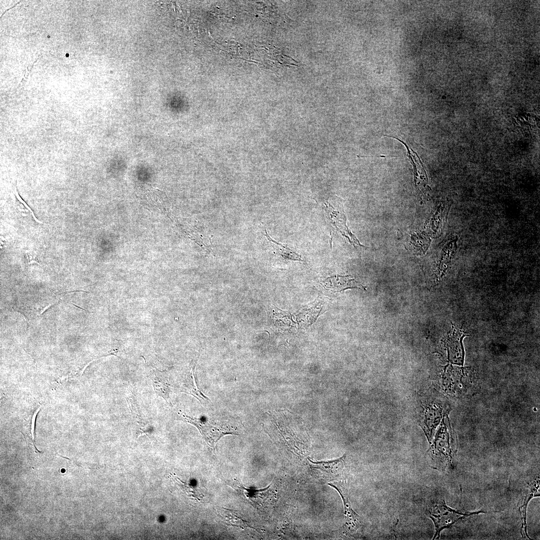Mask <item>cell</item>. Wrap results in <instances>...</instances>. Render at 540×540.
Wrapping results in <instances>:
<instances>
[{
	"instance_id": "6da1fadb",
	"label": "cell",
	"mask_w": 540,
	"mask_h": 540,
	"mask_svg": "<svg viewBox=\"0 0 540 540\" xmlns=\"http://www.w3.org/2000/svg\"><path fill=\"white\" fill-rule=\"evenodd\" d=\"M427 511L435 526L436 534L433 539L439 538L442 530L451 527L459 520L473 514L485 512L482 510L473 512H459L448 506L444 500L432 502L428 506Z\"/></svg>"
},
{
	"instance_id": "7a4b0ae2",
	"label": "cell",
	"mask_w": 540,
	"mask_h": 540,
	"mask_svg": "<svg viewBox=\"0 0 540 540\" xmlns=\"http://www.w3.org/2000/svg\"><path fill=\"white\" fill-rule=\"evenodd\" d=\"M422 408L420 424L430 442L436 428L449 412V406L444 400L430 398L425 400Z\"/></svg>"
},
{
	"instance_id": "3957f363",
	"label": "cell",
	"mask_w": 540,
	"mask_h": 540,
	"mask_svg": "<svg viewBox=\"0 0 540 540\" xmlns=\"http://www.w3.org/2000/svg\"><path fill=\"white\" fill-rule=\"evenodd\" d=\"M179 420L196 426L209 446L214 450L216 442L226 434H238L236 431L226 424H212L208 420L194 418L185 413L178 412Z\"/></svg>"
},
{
	"instance_id": "277c9868",
	"label": "cell",
	"mask_w": 540,
	"mask_h": 540,
	"mask_svg": "<svg viewBox=\"0 0 540 540\" xmlns=\"http://www.w3.org/2000/svg\"><path fill=\"white\" fill-rule=\"evenodd\" d=\"M326 216L332 229L340 232L348 239L354 246H364L356 237L351 232L346 225V216L342 204L339 200L334 198L324 202Z\"/></svg>"
},
{
	"instance_id": "5b68a950",
	"label": "cell",
	"mask_w": 540,
	"mask_h": 540,
	"mask_svg": "<svg viewBox=\"0 0 540 540\" xmlns=\"http://www.w3.org/2000/svg\"><path fill=\"white\" fill-rule=\"evenodd\" d=\"M455 436L448 415L443 418L436 436L432 449L438 454L443 455L446 458H452L455 450Z\"/></svg>"
},
{
	"instance_id": "8992f818",
	"label": "cell",
	"mask_w": 540,
	"mask_h": 540,
	"mask_svg": "<svg viewBox=\"0 0 540 540\" xmlns=\"http://www.w3.org/2000/svg\"><path fill=\"white\" fill-rule=\"evenodd\" d=\"M328 484L338 490L343 500L345 514L343 526L344 533L348 536L356 534L361 526V521L360 516L351 508L348 500L347 482L344 480L329 483Z\"/></svg>"
},
{
	"instance_id": "52a82bcc",
	"label": "cell",
	"mask_w": 540,
	"mask_h": 540,
	"mask_svg": "<svg viewBox=\"0 0 540 540\" xmlns=\"http://www.w3.org/2000/svg\"><path fill=\"white\" fill-rule=\"evenodd\" d=\"M345 456L328 462H314L309 459L311 468L320 478L329 480L336 478L342 472L344 467Z\"/></svg>"
},
{
	"instance_id": "ba28073f",
	"label": "cell",
	"mask_w": 540,
	"mask_h": 540,
	"mask_svg": "<svg viewBox=\"0 0 540 540\" xmlns=\"http://www.w3.org/2000/svg\"><path fill=\"white\" fill-rule=\"evenodd\" d=\"M540 496L539 480L536 478L530 484L518 504V512L521 520V532L524 534L528 538L526 525V508L530 500L534 496Z\"/></svg>"
},
{
	"instance_id": "9c48e42d",
	"label": "cell",
	"mask_w": 540,
	"mask_h": 540,
	"mask_svg": "<svg viewBox=\"0 0 540 540\" xmlns=\"http://www.w3.org/2000/svg\"><path fill=\"white\" fill-rule=\"evenodd\" d=\"M321 284L325 288L332 292H340L355 288H364L350 276H335L328 277L321 282Z\"/></svg>"
},
{
	"instance_id": "30bf717a",
	"label": "cell",
	"mask_w": 540,
	"mask_h": 540,
	"mask_svg": "<svg viewBox=\"0 0 540 540\" xmlns=\"http://www.w3.org/2000/svg\"><path fill=\"white\" fill-rule=\"evenodd\" d=\"M151 380L155 392L172 406L170 398V384L166 374L157 370H154Z\"/></svg>"
},
{
	"instance_id": "8fae6325",
	"label": "cell",
	"mask_w": 540,
	"mask_h": 540,
	"mask_svg": "<svg viewBox=\"0 0 540 540\" xmlns=\"http://www.w3.org/2000/svg\"><path fill=\"white\" fill-rule=\"evenodd\" d=\"M194 365L190 368V370L184 379L182 392L193 396L202 404H204L209 400L208 398L202 394L197 386L194 374Z\"/></svg>"
},
{
	"instance_id": "7c38bea8",
	"label": "cell",
	"mask_w": 540,
	"mask_h": 540,
	"mask_svg": "<svg viewBox=\"0 0 540 540\" xmlns=\"http://www.w3.org/2000/svg\"><path fill=\"white\" fill-rule=\"evenodd\" d=\"M128 406L130 408V410L132 416V418H134L136 422L138 424V436L142 434H150L152 428L148 424V422L142 417V415L140 414L139 410L138 409V406L136 401L134 400V398L132 396H130L126 398Z\"/></svg>"
},
{
	"instance_id": "4fadbf2b",
	"label": "cell",
	"mask_w": 540,
	"mask_h": 540,
	"mask_svg": "<svg viewBox=\"0 0 540 540\" xmlns=\"http://www.w3.org/2000/svg\"><path fill=\"white\" fill-rule=\"evenodd\" d=\"M265 236L267 238L271 246L273 247L274 250L283 258L286 260H291L300 262L304 261L302 259L300 256L295 250L290 248L287 246H285L284 245L278 243L272 239L268 234L266 230Z\"/></svg>"
},
{
	"instance_id": "5bb4252c",
	"label": "cell",
	"mask_w": 540,
	"mask_h": 540,
	"mask_svg": "<svg viewBox=\"0 0 540 540\" xmlns=\"http://www.w3.org/2000/svg\"><path fill=\"white\" fill-rule=\"evenodd\" d=\"M14 195L17 201V204L18 205V210L22 213L25 212L26 214H30L36 222L42 223V222L39 221L36 217L33 211L31 210V208L29 207L27 204L23 200L22 198L18 192L17 188H16L15 190Z\"/></svg>"
},
{
	"instance_id": "9a60e30c",
	"label": "cell",
	"mask_w": 540,
	"mask_h": 540,
	"mask_svg": "<svg viewBox=\"0 0 540 540\" xmlns=\"http://www.w3.org/2000/svg\"><path fill=\"white\" fill-rule=\"evenodd\" d=\"M25 253L26 258L28 264H30L33 263L40 264L37 255L34 252L31 250H26Z\"/></svg>"
},
{
	"instance_id": "2e32d148",
	"label": "cell",
	"mask_w": 540,
	"mask_h": 540,
	"mask_svg": "<svg viewBox=\"0 0 540 540\" xmlns=\"http://www.w3.org/2000/svg\"><path fill=\"white\" fill-rule=\"evenodd\" d=\"M6 242L5 240V239L4 238V237L2 236H0V245L2 246L1 248H2L3 247L4 245L6 244Z\"/></svg>"
}]
</instances>
